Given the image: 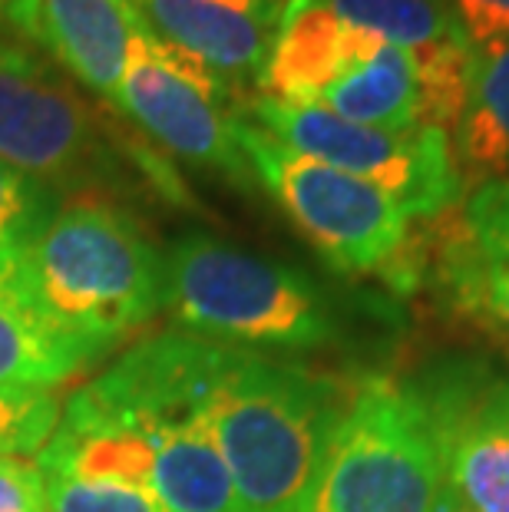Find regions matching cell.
<instances>
[{
	"label": "cell",
	"mask_w": 509,
	"mask_h": 512,
	"mask_svg": "<svg viewBox=\"0 0 509 512\" xmlns=\"http://www.w3.org/2000/svg\"><path fill=\"white\" fill-rule=\"evenodd\" d=\"M344 400L318 370L219 347L202 410L245 512L298 509Z\"/></svg>",
	"instance_id": "cell-1"
},
{
	"label": "cell",
	"mask_w": 509,
	"mask_h": 512,
	"mask_svg": "<svg viewBox=\"0 0 509 512\" xmlns=\"http://www.w3.org/2000/svg\"><path fill=\"white\" fill-rule=\"evenodd\" d=\"M14 261L40 308L96 354L162 308V255L116 205H63Z\"/></svg>",
	"instance_id": "cell-2"
},
{
	"label": "cell",
	"mask_w": 509,
	"mask_h": 512,
	"mask_svg": "<svg viewBox=\"0 0 509 512\" xmlns=\"http://www.w3.org/2000/svg\"><path fill=\"white\" fill-rule=\"evenodd\" d=\"M162 308L182 334L242 351H314L338 337L328 294L305 271L205 232L162 255Z\"/></svg>",
	"instance_id": "cell-3"
},
{
	"label": "cell",
	"mask_w": 509,
	"mask_h": 512,
	"mask_svg": "<svg viewBox=\"0 0 509 512\" xmlns=\"http://www.w3.org/2000/svg\"><path fill=\"white\" fill-rule=\"evenodd\" d=\"M443 476L410 380L364 377L344 400L295 512H437Z\"/></svg>",
	"instance_id": "cell-4"
},
{
	"label": "cell",
	"mask_w": 509,
	"mask_h": 512,
	"mask_svg": "<svg viewBox=\"0 0 509 512\" xmlns=\"http://www.w3.org/2000/svg\"><path fill=\"white\" fill-rule=\"evenodd\" d=\"M238 146L255 182L341 275L381 271L407 242L410 219L374 185L285 146L252 119H238Z\"/></svg>",
	"instance_id": "cell-5"
},
{
	"label": "cell",
	"mask_w": 509,
	"mask_h": 512,
	"mask_svg": "<svg viewBox=\"0 0 509 512\" xmlns=\"http://www.w3.org/2000/svg\"><path fill=\"white\" fill-rule=\"evenodd\" d=\"M248 113L255 126L285 146L391 195L407 219H437L463 195V176L447 129L364 126L334 116L324 106H291L268 96L252 100Z\"/></svg>",
	"instance_id": "cell-6"
},
{
	"label": "cell",
	"mask_w": 509,
	"mask_h": 512,
	"mask_svg": "<svg viewBox=\"0 0 509 512\" xmlns=\"http://www.w3.org/2000/svg\"><path fill=\"white\" fill-rule=\"evenodd\" d=\"M424 403L447 496L509 512V374L483 354H443L410 380Z\"/></svg>",
	"instance_id": "cell-7"
},
{
	"label": "cell",
	"mask_w": 509,
	"mask_h": 512,
	"mask_svg": "<svg viewBox=\"0 0 509 512\" xmlns=\"http://www.w3.org/2000/svg\"><path fill=\"white\" fill-rule=\"evenodd\" d=\"M417 232L424 278L447 321L509 361V179L470 185L457 205Z\"/></svg>",
	"instance_id": "cell-8"
},
{
	"label": "cell",
	"mask_w": 509,
	"mask_h": 512,
	"mask_svg": "<svg viewBox=\"0 0 509 512\" xmlns=\"http://www.w3.org/2000/svg\"><path fill=\"white\" fill-rule=\"evenodd\" d=\"M0 162L53 192L106 172V146L86 103L10 40H0Z\"/></svg>",
	"instance_id": "cell-9"
},
{
	"label": "cell",
	"mask_w": 509,
	"mask_h": 512,
	"mask_svg": "<svg viewBox=\"0 0 509 512\" xmlns=\"http://www.w3.org/2000/svg\"><path fill=\"white\" fill-rule=\"evenodd\" d=\"M113 103L172 156L219 172L238 189L255 185L252 166L238 146V116H229L219 100L162 67L146 47V30L136 40Z\"/></svg>",
	"instance_id": "cell-10"
},
{
	"label": "cell",
	"mask_w": 509,
	"mask_h": 512,
	"mask_svg": "<svg viewBox=\"0 0 509 512\" xmlns=\"http://www.w3.org/2000/svg\"><path fill=\"white\" fill-rule=\"evenodd\" d=\"M159 40L172 43L225 83L262 76L288 0H129Z\"/></svg>",
	"instance_id": "cell-11"
},
{
	"label": "cell",
	"mask_w": 509,
	"mask_h": 512,
	"mask_svg": "<svg viewBox=\"0 0 509 512\" xmlns=\"http://www.w3.org/2000/svg\"><path fill=\"white\" fill-rule=\"evenodd\" d=\"M371 40V34L344 24L324 0H288L258 90L278 103L318 106L321 93L354 67Z\"/></svg>",
	"instance_id": "cell-12"
},
{
	"label": "cell",
	"mask_w": 509,
	"mask_h": 512,
	"mask_svg": "<svg viewBox=\"0 0 509 512\" xmlns=\"http://www.w3.org/2000/svg\"><path fill=\"white\" fill-rule=\"evenodd\" d=\"M143 17L129 0H40V40L86 90L113 100Z\"/></svg>",
	"instance_id": "cell-13"
},
{
	"label": "cell",
	"mask_w": 509,
	"mask_h": 512,
	"mask_svg": "<svg viewBox=\"0 0 509 512\" xmlns=\"http://www.w3.org/2000/svg\"><path fill=\"white\" fill-rule=\"evenodd\" d=\"M93 347L67 334L27 291L14 255H0V387L50 390L96 361Z\"/></svg>",
	"instance_id": "cell-14"
},
{
	"label": "cell",
	"mask_w": 509,
	"mask_h": 512,
	"mask_svg": "<svg viewBox=\"0 0 509 512\" xmlns=\"http://www.w3.org/2000/svg\"><path fill=\"white\" fill-rule=\"evenodd\" d=\"M318 106L364 126H424V83L417 53L374 37L354 67L321 93Z\"/></svg>",
	"instance_id": "cell-15"
},
{
	"label": "cell",
	"mask_w": 509,
	"mask_h": 512,
	"mask_svg": "<svg viewBox=\"0 0 509 512\" xmlns=\"http://www.w3.org/2000/svg\"><path fill=\"white\" fill-rule=\"evenodd\" d=\"M450 139L463 182L509 179V37L473 47L467 106Z\"/></svg>",
	"instance_id": "cell-16"
},
{
	"label": "cell",
	"mask_w": 509,
	"mask_h": 512,
	"mask_svg": "<svg viewBox=\"0 0 509 512\" xmlns=\"http://www.w3.org/2000/svg\"><path fill=\"white\" fill-rule=\"evenodd\" d=\"M153 493L169 512H245L205 417L156 440Z\"/></svg>",
	"instance_id": "cell-17"
},
{
	"label": "cell",
	"mask_w": 509,
	"mask_h": 512,
	"mask_svg": "<svg viewBox=\"0 0 509 512\" xmlns=\"http://www.w3.org/2000/svg\"><path fill=\"white\" fill-rule=\"evenodd\" d=\"M324 4L354 30L407 50L463 37L447 0H324Z\"/></svg>",
	"instance_id": "cell-18"
},
{
	"label": "cell",
	"mask_w": 509,
	"mask_h": 512,
	"mask_svg": "<svg viewBox=\"0 0 509 512\" xmlns=\"http://www.w3.org/2000/svg\"><path fill=\"white\" fill-rule=\"evenodd\" d=\"M60 209L50 185L0 162V255H17L43 232Z\"/></svg>",
	"instance_id": "cell-19"
},
{
	"label": "cell",
	"mask_w": 509,
	"mask_h": 512,
	"mask_svg": "<svg viewBox=\"0 0 509 512\" xmlns=\"http://www.w3.org/2000/svg\"><path fill=\"white\" fill-rule=\"evenodd\" d=\"M47 503L50 512H169L149 486L70 476H47Z\"/></svg>",
	"instance_id": "cell-20"
},
{
	"label": "cell",
	"mask_w": 509,
	"mask_h": 512,
	"mask_svg": "<svg viewBox=\"0 0 509 512\" xmlns=\"http://www.w3.org/2000/svg\"><path fill=\"white\" fill-rule=\"evenodd\" d=\"M60 400L50 390L0 387V456L40 453L60 420Z\"/></svg>",
	"instance_id": "cell-21"
},
{
	"label": "cell",
	"mask_w": 509,
	"mask_h": 512,
	"mask_svg": "<svg viewBox=\"0 0 509 512\" xmlns=\"http://www.w3.org/2000/svg\"><path fill=\"white\" fill-rule=\"evenodd\" d=\"M0 512H50L47 476L34 460L0 456Z\"/></svg>",
	"instance_id": "cell-22"
},
{
	"label": "cell",
	"mask_w": 509,
	"mask_h": 512,
	"mask_svg": "<svg viewBox=\"0 0 509 512\" xmlns=\"http://www.w3.org/2000/svg\"><path fill=\"white\" fill-rule=\"evenodd\" d=\"M447 7L470 47L509 37V0H447Z\"/></svg>",
	"instance_id": "cell-23"
},
{
	"label": "cell",
	"mask_w": 509,
	"mask_h": 512,
	"mask_svg": "<svg viewBox=\"0 0 509 512\" xmlns=\"http://www.w3.org/2000/svg\"><path fill=\"white\" fill-rule=\"evenodd\" d=\"M0 34L40 43V0H0Z\"/></svg>",
	"instance_id": "cell-24"
},
{
	"label": "cell",
	"mask_w": 509,
	"mask_h": 512,
	"mask_svg": "<svg viewBox=\"0 0 509 512\" xmlns=\"http://www.w3.org/2000/svg\"><path fill=\"white\" fill-rule=\"evenodd\" d=\"M437 512H473V509H467V506H460L457 499L453 496H447V489H443V499H440V506H437Z\"/></svg>",
	"instance_id": "cell-25"
}]
</instances>
